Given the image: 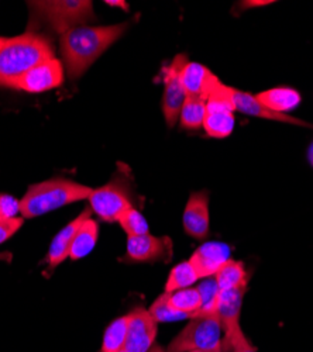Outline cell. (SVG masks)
Here are the masks:
<instances>
[{
    "label": "cell",
    "mask_w": 313,
    "mask_h": 352,
    "mask_svg": "<svg viewBox=\"0 0 313 352\" xmlns=\"http://www.w3.org/2000/svg\"><path fill=\"white\" fill-rule=\"evenodd\" d=\"M127 23L115 25H79L60 38V48L69 79L82 76L98 58L127 30Z\"/></svg>",
    "instance_id": "6da1fadb"
},
{
    "label": "cell",
    "mask_w": 313,
    "mask_h": 352,
    "mask_svg": "<svg viewBox=\"0 0 313 352\" xmlns=\"http://www.w3.org/2000/svg\"><path fill=\"white\" fill-rule=\"evenodd\" d=\"M54 58V50L47 37L28 32L9 38L0 51V86L12 85L39 64Z\"/></svg>",
    "instance_id": "7a4b0ae2"
},
{
    "label": "cell",
    "mask_w": 313,
    "mask_h": 352,
    "mask_svg": "<svg viewBox=\"0 0 313 352\" xmlns=\"http://www.w3.org/2000/svg\"><path fill=\"white\" fill-rule=\"evenodd\" d=\"M92 190L89 186L65 178H52L27 189L20 200V213L23 219H36L75 201L89 199Z\"/></svg>",
    "instance_id": "3957f363"
},
{
    "label": "cell",
    "mask_w": 313,
    "mask_h": 352,
    "mask_svg": "<svg viewBox=\"0 0 313 352\" xmlns=\"http://www.w3.org/2000/svg\"><path fill=\"white\" fill-rule=\"evenodd\" d=\"M88 200L92 213L106 223L118 221L126 210L136 208L134 192L125 172H116L110 182L94 189Z\"/></svg>",
    "instance_id": "277c9868"
},
{
    "label": "cell",
    "mask_w": 313,
    "mask_h": 352,
    "mask_svg": "<svg viewBox=\"0 0 313 352\" xmlns=\"http://www.w3.org/2000/svg\"><path fill=\"white\" fill-rule=\"evenodd\" d=\"M32 9L52 30L63 36L71 28L94 21V3L88 0H55V2H33Z\"/></svg>",
    "instance_id": "5b68a950"
},
{
    "label": "cell",
    "mask_w": 313,
    "mask_h": 352,
    "mask_svg": "<svg viewBox=\"0 0 313 352\" xmlns=\"http://www.w3.org/2000/svg\"><path fill=\"white\" fill-rule=\"evenodd\" d=\"M222 322L216 313L199 314L165 348L166 352H192L212 349L222 344Z\"/></svg>",
    "instance_id": "8992f818"
},
{
    "label": "cell",
    "mask_w": 313,
    "mask_h": 352,
    "mask_svg": "<svg viewBox=\"0 0 313 352\" xmlns=\"http://www.w3.org/2000/svg\"><path fill=\"white\" fill-rule=\"evenodd\" d=\"M233 87L220 83L206 102L204 129L209 137L226 138L235 129V106L232 102Z\"/></svg>",
    "instance_id": "52a82bcc"
},
{
    "label": "cell",
    "mask_w": 313,
    "mask_h": 352,
    "mask_svg": "<svg viewBox=\"0 0 313 352\" xmlns=\"http://www.w3.org/2000/svg\"><path fill=\"white\" fill-rule=\"evenodd\" d=\"M189 63L188 56L184 54L177 55L173 63L168 65L164 72V96H162V113L166 126L173 129L178 120L182 104L185 102V91L182 86V71Z\"/></svg>",
    "instance_id": "ba28073f"
},
{
    "label": "cell",
    "mask_w": 313,
    "mask_h": 352,
    "mask_svg": "<svg viewBox=\"0 0 313 352\" xmlns=\"http://www.w3.org/2000/svg\"><path fill=\"white\" fill-rule=\"evenodd\" d=\"M64 74L63 63L54 56L24 74L12 85V87L28 94H43L61 86Z\"/></svg>",
    "instance_id": "9c48e42d"
},
{
    "label": "cell",
    "mask_w": 313,
    "mask_h": 352,
    "mask_svg": "<svg viewBox=\"0 0 313 352\" xmlns=\"http://www.w3.org/2000/svg\"><path fill=\"white\" fill-rule=\"evenodd\" d=\"M127 316L129 326L125 349L127 352H149L155 342L158 322L143 307L131 310Z\"/></svg>",
    "instance_id": "30bf717a"
},
{
    "label": "cell",
    "mask_w": 313,
    "mask_h": 352,
    "mask_svg": "<svg viewBox=\"0 0 313 352\" xmlns=\"http://www.w3.org/2000/svg\"><path fill=\"white\" fill-rule=\"evenodd\" d=\"M171 256H173V243L168 237H154L150 232L138 237H127V254L125 261L166 262Z\"/></svg>",
    "instance_id": "8fae6325"
},
{
    "label": "cell",
    "mask_w": 313,
    "mask_h": 352,
    "mask_svg": "<svg viewBox=\"0 0 313 352\" xmlns=\"http://www.w3.org/2000/svg\"><path fill=\"white\" fill-rule=\"evenodd\" d=\"M184 228L189 237L204 241L209 236V193L193 192L184 210Z\"/></svg>",
    "instance_id": "7c38bea8"
},
{
    "label": "cell",
    "mask_w": 313,
    "mask_h": 352,
    "mask_svg": "<svg viewBox=\"0 0 313 352\" xmlns=\"http://www.w3.org/2000/svg\"><path fill=\"white\" fill-rule=\"evenodd\" d=\"M230 247L223 243H205L193 252L189 263L199 278H211L230 259Z\"/></svg>",
    "instance_id": "4fadbf2b"
},
{
    "label": "cell",
    "mask_w": 313,
    "mask_h": 352,
    "mask_svg": "<svg viewBox=\"0 0 313 352\" xmlns=\"http://www.w3.org/2000/svg\"><path fill=\"white\" fill-rule=\"evenodd\" d=\"M181 78L186 96L199 98L206 102L212 92L222 83L219 78L205 65L192 61L185 65Z\"/></svg>",
    "instance_id": "5bb4252c"
},
{
    "label": "cell",
    "mask_w": 313,
    "mask_h": 352,
    "mask_svg": "<svg viewBox=\"0 0 313 352\" xmlns=\"http://www.w3.org/2000/svg\"><path fill=\"white\" fill-rule=\"evenodd\" d=\"M247 286L232 289V290H220L215 313L217 314L224 337H230L237 327H240V313L241 303L246 295Z\"/></svg>",
    "instance_id": "9a60e30c"
},
{
    "label": "cell",
    "mask_w": 313,
    "mask_h": 352,
    "mask_svg": "<svg viewBox=\"0 0 313 352\" xmlns=\"http://www.w3.org/2000/svg\"><path fill=\"white\" fill-rule=\"evenodd\" d=\"M91 214H92L91 208L85 209L80 214H78L69 224H67V226L52 239L51 245H50V250H48V254H47V258H45V262H47V265H48V270H50V271L55 270L56 267L61 265V263H63L67 258H69L71 245H72L75 234H76L78 228L80 227V224L83 223V220L91 217Z\"/></svg>",
    "instance_id": "2e32d148"
},
{
    "label": "cell",
    "mask_w": 313,
    "mask_h": 352,
    "mask_svg": "<svg viewBox=\"0 0 313 352\" xmlns=\"http://www.w3.org/2000/svg\"><path fill=\"white\" fill-rule=\"evenodd\" d=\"M232 102L235 106L236 111H240L243 114L247 116H252V117H260V119H267V120H272V122H279V123H290V124H296V126H302V127H307L313 130V124H309L303 120L295 119V117H291L288 114H281V113H274L268 109H266L261 103L257 102L255 96H252L248 92H241L239 89L232 91Z\"/></svg>",
    "instance_id": "e0dca14e"
},
{
    "label": "cell",
    "mask_w": 313,
    "mask_h": 352,
    "mask_svg": "<svg viewBox=\"0 0 313 352\" xmlns=\"http://www.w3.org/2000/svg\"><path fill=\"white\" fill-rule=\"evenodd\" d=\"M255 99H257V102L261 103L266 109L281 114H285L287 111L296 109L302 100L298 91L292 89V87L283 86L261 92L255 96Z\"/></svg>",
    "instance_id": "ac0fdd59"
},
{
    "label": "cell",
    "mask_w": 313,
    "mask_h": 352,
    "mask_svg": "<svg viewBox=\"0 0 313 352\" xmlns=\"http://www.w3.org/2000/svg\"><path fill=\"white\" fill-rule=\"evenodd\" d=\"M98 236H99L98 221L91 217L85 219L74 237L69 258L72 261H78L89 255L96 245Z\"/></svg>",
    "instance_id": "d6986e66"
},
{
    "label": "cell",
    "mask_w": 313,
    "mask_h": 352,
    "mask_svg": "<svg viewBox=\"0 0 313 352\" xmlns=\"http://www.w3.org/2000/svg\"><path fill=\"white\" fill-rule=\"evenodd\" d=\"M168 303L175 311L185 314L189 320L199 316L202 309V298L196 286L166 293Z\"/></svg>",
    "instance_id": "ffe728a7"
},
{
    "label": "cell",
    "mask_w": 313,
    "mask_h": 352,
    "mask_svg": "<svg viewBox=\"0 0 313 352\" xmlns=\"http://www.w3.org/2000/svg\"><path fill=\"white\" fill-rule=\"evenodd\" d=\"M215 280L220 290H232L248 285V275L244 263L229 259L215 275Z\"/></svg>",
    "instance_id": "44dd1931"
},
{
    "label": "cell",
    "mask_w": 313,
    "mask_h": 352,
    "mask_svg": "<svg viewBox=\"0 0 313 352\" xmlns=\"http://www.w3.org/2000/svg\"><path fill=\"white\" fill-rule=\"evenodd\" d=\"M205 116L206 100L186 96L180 113V124L186 130H197L204 127Z\"/></svg>",
    "instance_id": "7402d4cb"
},
{
    "label": "cell",
    "mask_w": 313,
    "mask_h": 352,
    "mask_svg": "<svg viewBox=\"0 0 313 352\" xmlns=\"http://www.w3.org/2000/svg\"><path fill=\"white\" fill-rule=\"evenodd\" d=\"M127 326H129V316H122L111 321L107 326L100 352H119L125 348L126 337H127Z\"/></svg>",
    "instance_id": "603a6c76"
},
{
    "label": "cell",
    "mask_w": 313,
    "mask_h": 352,
    "mask_svg": "<svg viewBox=\"0 0 313 352\" xmlns=\"http://www.w3.org/2000/svg\"><path fill=\"white\" fill-rule=\"evenodd\" d=\"M197 279L199 276L189 263V261L182 262L169 272V276L165 283V293H173L181 289L192 287Z\"/></svg>",
    "instance_id": "cb8c5ba5"
},
{
    "label": "cell",
    "mask_w": 313,
    "mask_h": 352,
    "mask_svg": "<svg viewBox=\"0 0 313 352\" xmlns=\"http://www.w3.org/2000/svg\"><path fill=\"white\" fill-rule=\"evenodd\" d=\"M119 224L122 228L126 231L127 237H138V236H144V234H149L150 227L146 220V217L141 214L136 208H131L126 210L120 217H119Z\"/></svg>",
    "instance_id": "d4e9b609"
},
{
    "label": "cell",
    "mask_w": 313,
    "mask_h": 352,
    "mask_svg": "<svg viewBox=\"0 0 313 352\" xmlns=\"http://www.w3.org/2000/svg\"><path fill=\"white\" fill-rule=\"evenodd\" d=\"M149 313L151 314V317L157 321V322H173V321H178V320H184L188 318L185 314H181L178 311H175L173 307L169 306L168 303V296L166 293L161 295L149 309Z\"/></svg>",
    "instance_id": "484cf974"
},
{
    "label": "cell",
    "mask_w": 313,
    "mask_h": 352,
    "mask_svg": "<svg viewBox=\"0 0 313 352\" xmlns=\"http://www.w3.org/2000/svg\"><path fill=\"white\" fill-rule=\"evenodd\" d=\"M202 298V309L199 314H212L216 309V302L220 289L217 287V283L215 279H209L202 282L199 286H196Z\"/></svg>",
    "instance_id": "4316f807"
},
{
    "label": "cell",
    "mask_w": 313,
    "mask_h": 352,
    "mask_svg": "<svg viewBox=\"0 0 313 352\" xmlns=\"http://www.w3.org/2000/svg\"><path fill=\"white\" fill-rule=\"evenodd\" d=\"M20 213V200L12 195H0V220L16 219Z\"/></svg>",
    "instance_id": "83f0119b"
},
{
    "label": "cell",
    "mask_w": 313,
    "mask_h": 352,
    "mask_svg": "<svg viewBox=\"0 0 313 352\" xmlns=\"http://www.w3.org/2000/svg\"><path fill=\"white\" fill-rule=\"evenodd\" d=\"M223 340L232 344L233 352H257V349L250 344L248 338L244 336L241 327H237L230 337H224Z\"/></svg>",
    "instance_id": "f1b7e54d"
},
{
    "label": "cell",
    "mask_w": 313,
    "mask_h": 352,
    "mask_svg": "<svg viewBox=\"0 0 313 352\" xmlns=\"http://www.w3.org/2000/svg\"><path fill=\"white\" fill-rule=\"evenodd\" d=\"M24 220L21 217H16L12 220H0V244L8 241L10 237L21 228Z\"/></svg>",
    "instance_id": "f546056e"
},
{
    "label": "cell",
    "mask_w": 313,
    "mask_h": 352,
    "mask_svg": "<svg viewBox=\"0 0 313 352\" xmlns=\"http://www.w3.org/2000/svg\"><path fill=\"white\" fill-rule=\"evenodd\" d=\"M192 352H233V346L232 344L226 342L224 340H222V344L216 348L212 349H201V351H192Z\"/></svg>",
    "instance_id": "4dcf8cb0"
},
{
    "label": "cell",
    "mask_w": 313,
    "mask_h": 352,
    "mask_svg": "<svg viewBox=\"0 0 313 352\" xmlns=\"http://www.w3.org/2000/svg\"><path fill=\"white\" fill-rule=\"evenodd\" d=\"M105 3H106V5H109V6H118V8H122V9H125V10H127V9H129L127 3H126V2H120V0H106Z\"/></svg>",
    "instance_id": "1f68e13d"
},
{
    "label": "cell",
    "mask_w": 313,
    "mask_h": 352,
    "mask_svg": "<svg viewBox=\"0 0 313 352\" xmlns=\"http://www.w3.org/2000/svg\"><path fill=\"white\" fill-rule=\"evenodd\" d=\"M272 2H246V3H243L244 5V8H257V6H266V5H271Z\"/></svg>",
    "instance_id": "d6a6232c"
},
{
    "label": "cell",
    "mask_w": 313,
    "mask_h": 352,
    "mask_svg": "<svg viewBox=\"0 0 313 352\" xmlns=\"http://www.w3.org/2000/svg\"><path fill=\"white\" fill-rule=\"evenodd\" d=\"M12 254L10 252H0V261H5V262H10L12 261Z\"/></svg>",
    "instance_id": "836d02e7"
},
{
    "label": "cell",
    "mask_w": 313,
    "mask_h": 352,
    "mask_svg": "<svg viewBox=\"0 0 313 352\" xmlns=\"http://www.w3.org/2000/svg\"><path fill=\"white\" fill-rule=\"evenodd\" d=\"M149 352H166V349L162 348L161 345H153V348Z\"/></svg>",
    "instance_id": "e575fe53"
},
{
    "label": "cell",
    "mask_w": 313,
    "mask_h": 352,
    "mask_svg": "<svg viewBox=\"0 0 313 352\" xmlns=\"http://www.w3.org/2000/svg\"><path fill=\"white\" fill-rule=\"evenodd\" d=\"M8 40H9V38H6V37H0V51L3 50V47H5L6 43H8Z\"/></svg>",
    "instance_id": "d590c367"
},
{
    "label": "cell",
    "mask_w": 313,
    "mask_h": 352,
    "mask_svg": "<svg viewBox=\"0 0 313 352\" xmlns=\"http://www.w3.org/2000/svg\"><path fill=\"white\" fill-rule=\"evenodd\" d=\"M309 158H310V162H312V165H313V145H312L310 153H309Z\"/></svg>",
    "instance_id": "8d00e7d4"
},
{
    "label": "cell",
    "mask_w": 313,
    "mask_h": 352,
    "mask_svg": "<svg viewBox=\"0 0 313 352\" xmlns=\"http://www.w3.org/2000/svg\"><path fill=\"white\" fill-rule=\"evenodd\" d=\"M119 352H127V351L123 348V349H122V351H119Z\"/></svg>",
    "instance_id": "74e56055"
}]
</instances>
